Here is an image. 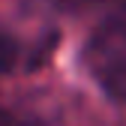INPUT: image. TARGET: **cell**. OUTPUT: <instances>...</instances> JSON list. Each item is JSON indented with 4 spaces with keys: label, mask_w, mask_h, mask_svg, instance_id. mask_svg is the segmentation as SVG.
<instances>
[{
    "label": "cell",
    "mask_w": 126,
    "mask_h": 126,
    "mask_svg": "<svg viewBox=\"0 0 126 126\" xmlns=\"http://www.w3.org/2000/svg\"><path fill=\"white\" fill-rule=\"evenodd\" d=\"M0 126H30V123H24V120H18L15 114H9L6 108H0Z\"/></svg>",
    "instance_id": "6da1fadb"
}]
</instances>
